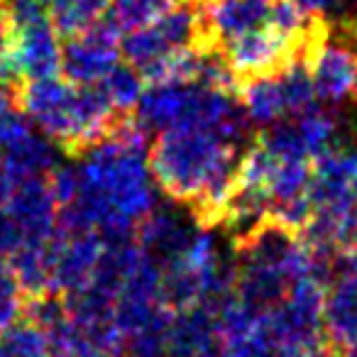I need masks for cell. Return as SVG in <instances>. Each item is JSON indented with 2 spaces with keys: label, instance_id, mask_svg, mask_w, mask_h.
Listing matches in <instances>:
<instances>
[{
  "label": "cell",
  "instance_id": "1",
  "mask_svg": "<svg viewBox=\"0 0 357 357\" xmlns=\"http://www.w3.org/2000/svg\"><path fill=\"white\" fill-rule=\"evenodd\" d=\"M144 130L120 120L113 132L86 149L79 167V196L59 211L56 230H96L105 240H128L157 208Z\"/></svg>",
  "mask_w": 357,
  "mask_h": 357
},
{
  "label": "cell",
  "instance_id": "2",
  "mask_svg": "<svg viewBox=\"0 0 357 357\" xmlns=\"http://www.w3.org/2000/svg\"><path fill=\"white\" fill-rule=\"evenodd\" d=\"M238 144L201 125L162 130L149 152L152 176L174 201L191 204L201 223H223L238 176Z\"/></svg>",
  "mask_w": 357,
  "mask_h": 357
},
{
  "label": "cell",
  "instance_id": "3",
  "mask_svg": "<svg viewBox=\"0 0 357 357\" xmlns=\"http://www.w3.org/2000/svg\"><path fill=\"white\" fill-rule=\"evenodd\" d=\"M20 108L52 142L69 152H86L115 128V110L103 91L59 76L27 81L20 91Z\"/></svg>",
  "mask_w": 357,
  "mask_h": 357
},
{
  "label": "cell",
  "instance_id": "4",
  "mask_svg": "<svg viewBox=\"0 0 357 357\" xmlns=\"http://www.w3.org/2000/svg\"><path fill=\"white\" fill-rule=\"evenodd\" d=\"M164 294L174 311L220 303L235 294V272H228L220 259L218 240L208 230L191 233L178 252L162 262Z\"/></svg>",
  "mask_w": 357,
  "mask_h": 357
},
{
  "label": "cell",
  "instance_id": "5",
  "mask_svg": "<svg viewBox=\"0 0 357 357\" xmlns=\"http://www.w3.org/2000/svg\"><path fill=\"white\" fill-rule=\"evenodd\" d=\"M120 27L103 13L84 32L69 37L61 47V71L76 86H96L120 64Z\"/></svg>",
  "mask_w": 357,
  "mask_h": 357
},
{
  "label": "cell",
  "instance_id": "6",
  "mask_svg": "<svg viewBox=\"0 0 357 357\" xmlns=\"http://www.w3.org/2000/svg\"><path fill=\"white\" fill-rule=\"evenodd\" d=\"M105 248H108V240L96 230H76V233L56 230L54 250H52L50 294L74 296L84 291L96 279Z\"/></svg>",
  "mask_w": 357,
  "mask_h": 357
},
{
  "label": "cell",
  "instance_id": "7",
  "mask_svg": "<svg viewBox=\"0 0 357 357\" xmlns=\"http://www.w3.org/2000/svg\"><path fill=\"white\" fill-rule=\"evenodd\" d=\"M306 61L318 100L337 105L357 96V52L345 40H331L323 30L306 50Z\"/></svg>",
  "mask_w": 357,
  "mask_h": 357
},
{
  "label": "cell",
  "instance_id": "8",
  "mask_svg": "<svg viewBox=\"0 0 357 357\" xmlns=\"http://www.w3.org/2000/svg\"><path fill=\"white\" fill-rule=\"evenodd\" d=\"M298 54L303 52L272 27H255L223 45V59L228 61V66L235 71V76H248V79L274 74Z\"/></svg>",
  "mask_w": 357,
  "mask_h": 357
},
{
  "label": "cell",
  "instance_id": "9",
  "mask_svg": "<svg viewBox=\"0 0 357 357\" xmlns=\"http://www.w3.org/2000/svg\"><path fill=\"white\" fill-rule=\"evenodd\" d=\"M13 64L20 79H50L61 71V42L52 20H42L15 30Z\"/></svg>",
  "mask_w": 357,
  "mask_h": 357
},
{
  "label": "cell",
  "instance_id": "10",
  "mask_svg": "<svg viewBox=\"0 0 357 357\" xmlns=\"http://www.w3.org/2000/svg\"><path fill=\"white\" fill-rule=\"evenodd\" d=\"M272 0H206L204 13L206 47L225 45L228 40L262 27L269 15Z\"/></svg>",
  "mask_w": 357,
  "mask_h": 357
},
{
  "label": "cell",
  "instance_id": "11",
  "mask_svg": "<svg viewBox=\"0 0 357 357\" xmlns=\"http://www.w3.org/2000/svg\"><path fill=\"white\" fill-rule=\"evenodd\" d=\"M220 355L218 321L208 306L174 311L167 333V357H208Z\"/></svg>",
  "mask_w": 357,
  "mask_h": 357
},
{
  "label": "cell",
  "instance_id": "12",
  "mask_svg": "<svg viewBox=\"0 0 357 357\" xmlns=\"http://www.w3.org/2000/svg\"><path fill=\"white\" fill-rule=\"evenodd\" d=\"M323 328L340 347L357 340V262L347 257H340V269L328 287Z\"/></svg>",
  "mask_w": 357,
  "mask_h": 357
},
{
  "label": "cell",
  "instance_id": "13",
  "mask_svg": "<svg viewBox=\"0 0 357 357\" xmlns=\"http://www.w3.org/2000/svg\"><path fill=\"white\" fill-rule=\"evenodd\" d=\"M240 103H243V110L250 123L262 125V128H269V125L279 123L284 115H289L279 74L250 76L248 84L243 86Z\"/></svg>",
  "mask_w": 357,
  "mask_h": 357
},
{
  "label": "cell",
  "instance_id": "14",
  "mask_svg": "<svg viewBox=\"0 0 357 357\" xmlns=\"http://www.w3.org/2000/svg\"><path fill=\"white\" fill-rule=\"evenodd\" d=\"M135 233H137V243L142 245L144 250H149L159 262H164V259H169L174 252L181 250V245L189 240L191 230L181 223L178 215L154 208L152 213L137 225Z\"/></svg>",
  "mask_w": 357,
  "mask_h": 357
},
{
  "label": "cell",
  "instance_id": "15",
  "mask_svg": "<svg viewBox=\"0 0 357 357\" xmlns=\"http://www.w3.org/2000/svg\"><path fill=\"white\" fill-rule=\"evenodd\" d=\"M108 103L113 105L115 113L128 115L137 110L139 98L144 93V76L137 66L132 64H118L103 81L98 84Z\"/></svg>",
  "mask_w": 357,
  "mask_h": 357
},
{
  "label": "cell",
  "instance_id": "16",
  "mask_svg": "<svg viewBox=\"0 0 357 357\" xmlns=\"http://www.w3.org/2000/svg\"><path fill=\"white\" fill-rule=\"evenodd\" d=\"M279 81H282V91L284 98H287V108L289 115H301L306 110L316 108V86L311 79V69H308L306 54L294 56L289 64H284L277 71Z\"/></svg>",
  "mask_w": 357,
  "mask_h": 357
},
{
  "label": "cell",
  "instance_id": "17",
  "mask_svg": "<svg viewBox=\"0 0 357 357\" xmlns=\"http://www.w3.org/2000/svg\"><path fill=\"white\" fill-rule=\"evenodd\" d=\"M108 0H52L50 20L61 37H74L93 25Z\"/></svg>",
  "mask_w": 357,
  "mask_h": 357
},
{
  "label": "cell",
  "instance_id": "18",
  "mask_svg": "<svg viewBox=\"0 0 357 357\" xmlns=\"http://www.w3.org/2000/svg\"><path fill=\"white\" fill-rule=\"evenodd\" d=\"M0 357H52L47 333L32 318L13 323L0 335Z\"/></svg>",
  "mask_w": 357,
  "mask_h": 357
},
{
  "label": "cell",
  "instance_id": "19",
  "mask_svg": "<svg viewBox=\"0 0 357 357\" xmlns=\"http://www.w3.org/2000/svg\"><path fill=\"white\" fill-rule=\"evenodd\" d=\"M176 3L178 0H113L108 15L113 17L120 30L130 32L137 27L152 25Z\"/></svg>",
  "mask_w": 357,
  "mask_h": 357
},
{
  "label": "cell",
  "instance_id": "20",
  "mask_svg": "<svg viewBox=\"0 0 357 357\" xmlns=\"http://www.w3.org/2000/svg\"><path fill=\"white\" fill-rule=\"evenodd\" d=\"M298 130V137H301L303 147L311 157H318L323 154L328 147L333 144V137H335V118L326 110H318V108H311L306 113L296 115L294 120Z\"/></svg>",
  "mask_w": 357,
  "mask_h": 357
},
{
  "label": "cell",
  "instance_id": "21",
  "mask_svg": "<svg viewBox=\"0 0 357 357\" xmlns=\"http://www.w3.org/2000/svg\"><path fill=\"white\" fill-rule=\"evenodd\" d=\"M30 130L32 128L27 123V115H22L17 108V98L10 84L0 81V152L15 144L20 137H25Z\"/></svg>",
  "mask_w": 357,
  "mask_h": 357
},
{
  "label": "cell",
  "instance_id": "22",
  "mask_svg": "<svg viewBox=\"0 0 357 357\" xmlns=\"http://www.w3.org/2000/svg\"><path fill=\"white\" fill-rule=\"evenodd\" d=\"M259 144H262L274 159H311V154L303 147L301 137H298V130L294 123L269 125L262 137H259Z\"/></svg>",
  "mask_w": 357,
  "mask_h": 357
},
{
  "label": "cell",
  "instance_id": "23",
  "mask_svg": "<svg viewBox=\"0 0 357 357\" xmlns=\"http://www.w3.org/2000/svg\"><path fill=\"white\" fill-rule=\"evenodd\" d=\"M22 287H20V279L17 274L13 272L10 262H3L0 259V335L17 323L22 313Z\"/></svg>",
  "mask_w": 357,
  "mask_h": 357
},
{
  "label": "cell",
  "instance_id": "24",
  "mask_svg": "<svg viewBox=\"0 0 357 357\" xmlns=\"http://www.w3.org/2000/svg\"><path fill=\"white\" fill-rule=\"evenodd\" d=\"M47 184L54 196L56 206L64 208V206L74 204L76 196H79V167H69V164H56L50 174H47Z\"/></svg>",
  "mask_w": 357,
  "mask_h": 357
},
{
  "label": "cell",
  "instance_id": "25",
  "mask_svg": "<svg viewBox=\"0 0 357 357\" xmlns=\"http://www.w3.org/2000/svg\"><path fill=\"white\" fill-rule=\"evenodd\" d=\"M13 47H15V27L6 10L0 8V81H8V84L17 79L15 64H13Z\"/></svg>",
  "mask_w": 357,
  "mask_h": 357
},
{
  "label": "cell",
  "instance_id": "26",
  "mask_svg": "<svg viewBox=\"0 0 357 357\" xmlns=\"http://www.w3.org/2000/svg\"><path fill=\"white\" fill-rule=\"evenodd\" d=\"M296 3L306 13H311L313 17H321V15H326V13L335 10L342 0H296Z\"/></svg>",
  "mask_w": 357,
  "mask_h": 357
},
{
  "label": "cell",
  "instance_id": "27",
  "mask_svg": "<svg viewBox=\"0 0 357 357\" xmlns=\"http://www.w3.org/2000/svg\"><path fill=\"white\" fill-rule=\"evenodd\" d=\"M342 257H347V259H352V262H357V240L352 243L350 250H345V252H342Z\"/></svg>",
  "mask_w": 357,
  "mask_h": 357
},
{
  "label": "cell",
  "instance_id": "28",
  "mask_svg": "<svg viewBox=\"0 0 357 357\" xmlns=\"http://www.w3.org/2000/svg\"><path fill=\"white\" fill-rule=\"evenodd\" d=\"M345 357H357V340H352L350 345H345Z\"/></svg>",
  "mask_w": 357,
  "mask_h": 357
},
{
  "label": "cell",
  "instance_id": "29",
  "mask_svg": "<svg viewBox=\"0 0 357 357\" xmlns=\"http://www.w3.org/2000/svg\"><path fill=\"white\" fill-rule=\"evenodd\" d=\"M208 357H220V355H208Z\"/></svg>",
  "mask_w": 357,
  "mask_h": 357
}]
</instances>
